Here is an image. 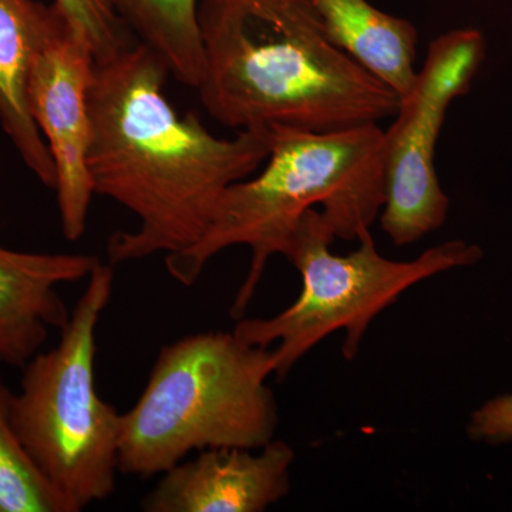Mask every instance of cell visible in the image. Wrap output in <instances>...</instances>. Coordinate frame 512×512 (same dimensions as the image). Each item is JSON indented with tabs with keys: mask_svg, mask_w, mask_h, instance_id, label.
Segmentation results:
<instances>
[{
	"mask_svg": "<svg viewBox=\"0 0 512 512\" xmlns=\"http://www.w3.org/2000/svg\"><path fill=\"white\" fill-rule=\"evenodd\" d=\"M167 74L160 56L141 42L94 67V194L119 202L138 220L134 231L111 235L113 266L197 244L224 191L255 174L271 153L269 127L215 137L197 114L180 116L164 94Z\"/></svg>",
	"mask_w": 512,
	"mask_h": 512,
	"instance_id": "cell-1",
	"label": "cell"
},
{
	"mask_svg": "<svg viewBox=\"0 0 512 512\" xmlns=\"http://www.w3.org/2000/svg\"><path fill=\"white\" fill-rule=\"evenodd\" d=\"M197 23V89L222 126L340 130L399 110V94L330 40L311 0H198Z\"/></svg>",
	"mask_w": 512,
	"mask_h": 512,
	"instance_id": "cell-2",
	"label": "cell"
},
{
	"mask_svg": "<svg viewBox=\"0 0 512 512\" xmlns=\"http://www.w3.org/2000/svg\"><path fill=\"white\" fill-rule=\"evenodd\" d=\"M271 133V153L261 173L224 191L197 244L165 255L171 278L192 286L225 249L251 248L248 275L232 302L234 319L244 318L269 259L286 255L306 212L319 208L336 238L357 241L383 208L384 130L379 124L328 131L275 126Z\"/></svg>",
	"mask_w": 512,
	"mask_h": 512,
	"instance_id": "cell-3",
	"label": "cell"
},
{
	"mask_svg": "<svg viewBox=\"0 0 512 512\" xmlns=\"http://www.w3.org/2000/svg\"><path fill=\"white\" fill-rule=\"evenodd\" d=\"M271 348L234 332L185 336L158 352L136 404L120 416L119 471L161 476L207 448L258 450L275 439L278 402Z\"/></svg>",
	"mask_w": 512,
	"mask_h": 512,
	"instance_id": "cell-4",
	"label": "cell"
},
{
	"mask_svg": "<svg viewBox=\"0 0 512 512\" xmlns=\"http://www.w3.org/2000/svg\"><path fill=\"white\" fill-rule=\"evenodd\" d=\"M113 288V265L100 262L57 345L22 367L10 402L20 443L72 512L107 500L120 473L121 413L101 399L94 377L97 328Z\"/></svg>",
	"mask_w": 512,
	"mask_h": 512,
	"instance_id": "cell-5",
	"label": "cell"
},
{
	"mask_svg": "<svg viewBox=\"0 0 512 512\" xmlns=\"http://www.w3.org/2000/svg\"><path fill=\"white\" fill-rule=\"evenodd\" d=\"M335 239L322 212H306L285 255L301 274L298 299L272 318L238 319L232 330L245 345L271 348L276 343L278 380H284L323 339L342 329L343 357L352 362L373 320L404 292L443 272L470 268L484 256L477 244L451 239L412 261H393L377 251L370 231L357 238L355 251L336 255L330 251Z\"/></svg>",
	"mask_w": 512,
	"mask_h": 512,
	"instance_id": "cell-6",
	"label": "cell"
},
{
	"mask_svg": "<svg viewBox=\"0 0 512 512\" xmlns=\"http://www.w3.org/2000/svg\"><path fill=\"white\" fill-rule=\"evenodd\" d=\"M485 37L454 29L430 43L410 92L384 130V202L380 224L396 247L443 227L450 201L436 170V147L451 103L470 92L485 59Z\"/></svg>",
	"mask_w": 512,
	"mask_h": 512,
	"instance_id": "cell-7",
	"label": "cell"
},
{
	"mask_svg": "<svg viewBox=\"0 0 512 512\" xmlns=\"http://www.w3.org/2000/svg\"><path fill=\"white\" fill-rule=\"evenodd\" d=\"M94 67L86 37L67 25L36 57L29 80V109L55 164L53 190L69 241L83 237L94 195L89 170Z\"/></svg>",
	"mask_w": 512,
	"mask_h": 512,
	"instance_id": "cell-8",
	"label": "cell"
},
{
	"mask_svg": "<svg viewBox=\"0 0 512 512\" xmlns=\"http://www.w3.org/2000/svg\"><path fill=\"white\" fill-rule=\"evenodd\" d=\"M296 451L272 440L258 450L207 448L161 474L146 512H264L291 493Z\"/></svg>",
	"mask_w": 512,
	"mask_h": 512,
	"instance_id": "cell-9",
	"label": "cell"
},
{
	"mask_svg": "<svg viewBox=\"0 0 512 512\" xmlns=\"http://www.w3.org/2000/svg\"><path fill=\"white\" fill-rule=\"evenodd\" d=\"M99 258L0 245V365L20 367L70 318L60 286L89 279Z\"/></svg>",
	"mask_w": 512,
	"mask_h": 512,
	"instance_id": "cell-10",
	"label": "cell"
},
{
	"mask_svg": "<svg viewBox=\"0 0 512 512\" xmlns=\"http://www.w3.org/2000/svg\"><path fill=\"white\" fill-rule=\"evenodd\" d=\"M69 20L56 3L0 0V127L20 160L45 187L55 188V164L29 109L36 57Z\"/></svg>",
	"mask_w": 512,
	"mask_h": 512,
	"instance_id": "cell-11",
	"label": "cell"
},
{
	"mask_svg": "<svg viewBox=\"0 0 512 512\" xmlns=\"http://www.w3.org/2000/svg\"><path fill=\"white\" fill-rule=\"evenodd\" d=\"M336 46L400 97L416 82L417 29L367 0H311Z\"/></svg>",
	"mask_w": 512,
	"mask_h": 512,
	"instance_id": "cell-12",
	"label": "cell"
},
{
	"mask_svg": "<svg viewBox=\"0 0 512 512\" xmlns=\"http://www.w3.org/2000/svg\"><path fill=\"white\" fill-rule=\"evenodd\" d=\"M121 18L163 60L168 73L197 89L202 53L198 33V0H116Z\"/></svg>",
	"mask_w": 512,
	"mask_h": 512,
	"instance_id": "cell-13",
	"label": "cell"
},
{
	"mask_svg": "<svg viewBox=\"0 0 512 512\" xmlns=\"http://www.w3.org/2000/svg\"><path fill=\"white\" fill-rule=\"evenodd\" d=\"M12 393L0 376V512H72L20 443L10 419Z\"/></svg>",
	"mask_w": 512,
	"mask_h": 512,
	"instance_id": "cell-14",
	"label": "cell"
},
{
	"mask_svg": "<svg viewBox=\"0 0 512 512\" xmlns=\"http://www.w3.org/2000/svg\"><path fill=\"white\" fill-rule=\"evenodd\" d=\"M72 28L86 37L96 62H104L133 46L130 28L116 0H53Z\"/></svg>",
	"mask_w": 512,
	"mask_h": 512,
	"instance_id": "cell-15",
	"label": "cell"
},
{
	"mask_svg": "<svg viewBox=\"0 0 512 512\" xmlns=\"http://www.w3.org/2000/svg\"><path fill=\"white\" fill-rule=\"evenodd\" d=\"M466 433L476 443H511L512 393L495 396L474 410L467 421Z\"/></svg>",
	"mask_w": 512,
	"mask_h": 512,
	"instance_id": "cell-16",
	"label": "cell"
}]
</instances>
